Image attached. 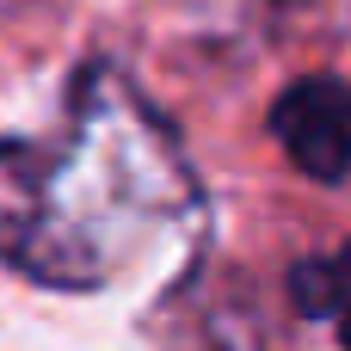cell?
I'll return each instance as SVG.
<instances>
[{
  "mask_svg": "<svg viewBox=\"0 0 351 351\" xmlns=\"http://www.w3.org/2000/svg\"><path fill=\"white\" fill-rule=\"evenodd\" d=\"M290 296L308 321H327L339 333V346L351 351V241L327 247V253H308L290 271Z\"/></svg>",
  "mask_w": 351,
  "mask_h": 351,
  "instance_id": "obj_3",
  "label": "cell"
},
{
  "mask_svg": "<svg viewBox=\"0 0 351 351\" xmlns=\"http://www.w3.org/2000/svg\"><path fill=\"white\" fill-rule=\"evenodd\" d=\"M271 136L284 142L290 167L308 173L315 185L351 179V80L308 74L284 86V99L271 105Z\"/></svg>",
  "mask_w": 351,
  "mask_h": 351,
  "instance_id": "obj_2",
  "label": "cell"
},
{
  "mask_svg": "<svg viewBox=\"0 0 351 351\" xmlns=\"http://www.w3.org/2000/svg\"><path fill=\"white\" fill-rule=\"evenodd\" d=\"M204 191L136 86L93 62L49 136H0V259L49 290H105L179 253Z\"/></svg>",
  "mask_w": 351,
  "mask_h": 351,
  "instance_id": "obj_1",
  "label": "cell"
}]
</instances>
